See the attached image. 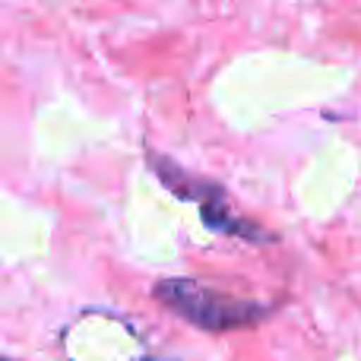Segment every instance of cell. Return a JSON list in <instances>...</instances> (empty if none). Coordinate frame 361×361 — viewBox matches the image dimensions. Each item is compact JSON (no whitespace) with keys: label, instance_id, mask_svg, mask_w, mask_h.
I'll use <instances>...</instances> for the list:
<instances>
[{"label":"cell","instance_id":"obj_1","mask_svg":"<svg viewBox=\"0 0 361 361\" xmlns=\"http://www.w3.org/2000/svg\"><path fill=\"white\" fill-rule=\"evenodd\" d=\"M159 305H165L175 317L187 320L190 326L203 333H231V330H247V326L260 324L273 314L269 305L247 298H231L216 288L203 286L197 279H162L152 288Z\"/></svg>","mask_w":361,"mask_h":361},{"label":"cell","instance_id":"obj_2","mask_svg":"<svg viewBox=\"0 0 361 361\" xmlns=\"http://www.w3.org/2000/svg\"><path fill=\"white\" fill-rule=\"evenodd\" d=\"M146 162H149V169L156 171L159 180H162L175 197L200 206V216H203V222L209 231H219V235H228V238H241V241H254V244H273L276 241V238L269 235V231H263L260 225H254V222L238 216L222 184L180 169L178 162H171L169 156H162V152H156V149H146Z\"/></svg>","mask_w":361,"mask_h":361},{"label":"cell","instance_id":"obj_3","mask_svg":"<svg viewBox=\"0 0 361 361\" xmlns=\"http://www.w3.org/2000/svg\"><path fill=\"white\" fill-rule=\"evenodd\" d=\"M4 361H13V358H4Z\"/></svg>","mask_w":361,"mask_h":361}]
</instances>
